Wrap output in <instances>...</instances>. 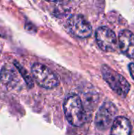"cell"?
I'll return each instance as SVG.
<instances>
[{
	"label": "cell",
	"instance_id": "obj_1",
	"mask_svg": "<svg viewBox=\"0 0 134 135\" xmlns=\"http://www.w3.org/2000/svg\"><path fill=\"white\" fill-rule=\"evenodd\" d=\"M65 115L68 122L74 127H81L86 121V114L81 98L75 94L66 97L63 104Z\"/></svg>",
	"mask_w": 134,
	"mask_h": 135
},
{
	"label": "cell",
	"instance_id": "obj_2",
	"mask_svg": "<svg viewBox=\"0 0 134 135\" xmlns=\"http://www.w3.org/2000/svg\"><path fill=\"white\" fill-rule=\"evenodd\" d=\"M103 79L107 82L110 87L118 95L126 97L130 92V85L127 80L118 72L112 70L110 66L103 65L101 69Z\"/></svg>",
	"mask_w": 134,
	"mask_h": 135
},
{
	"label": "cell",
	"instance_id": "obj_3",
	"mask_svg": "<svg viewBox=\"0 0 134 135\" xmlns=\"http://www.w3.org/2000/svg\"><path fill=\"white\" fill-rule=\"evenodd\" d=\"M32 73L36 82L44 89H53L58 84L55 74L43 64L35 63L32 66Z\"/></svg>",
	"mask_w": 134,
	"mask_h": 135
},
{
	"label": "cell",
	"instance_id": "obj_4",
	"mask_svg": "<svg viewBox=\"0 0 134 135\" xmlns=\"http://www.w3.org/2000/svg\"><path fill=\"white\" fill-rule=\"evenodd\" d=\"M117 108L115 105L108 101L105 102L97 112L96 115V126L100 131L107 130L111 123L113 124L117 114Z\"/></svg>",
	"mask_w": 134,
	"mask_h": 135
},
{
	"label": "cell",
	"instance_id": "obj_5",
	"mask_svg": "<svg viewBox=\"0 0 134 135\" xmlns=\"http://www.w3.org/2000/svg\"><path fill=\"white\" fill-rule=\"evenodd\" d=\"M67 25L70 32L80 38L88 37L92 32L89 22L79 14L70 16L67 20Z\"/></svg>",
	"mask_w": 134,
	"mask_h": 135
},
{
	"label": "cell",
	"instance_id": "obj_6",
	"mask_svg": "<svg viewBox=\"0 0 134 135\" xmlns=\"http://www.w3.org/2000/svg\"><path fill=\"white\" fill-rule=\"evenodd\" d=\"M96 39L99 47L104 51H113L117 48L116 35L107 27H100L96 32Z\"/></svg>",
	"mask_w": 134,
	"mask_h": 135
},
{
	"label": "cell",
	"instance_id": "obj_7",
	"mask_svg": "<svg viewBox=\"0 0 134 135\" xmlns=\"http://www.w3.org/2000/svg\"><path fill=\"white\" fill-rule=\"evenodd\" d=\"M121 51L127 57L134 59V34L129 30H123L118 37Z\"/></svg>",
	"mask_w": 134,
	"mask_h": 135
},
{
	"label": "cell",
	"instance_id": "obj_8",
	"mask_svg": "<svg viewBox=\"0 0 134 135\" xmlns=\"http://www.w3.org/2000/svg\"><path fill=\"white\" fill-rule=\"evenodd\" d=\"M0 81L9 89H13L19 82L17 70L11 65H5L0 72Z\"/></svg>",
	"mask_w": 134,
	"mask_h": 135
},
{
	"label": "cell",
	"instance_id": "obj_9",
	"mask_svg": "<svg viewBox=\"0 0 134 135\" xmlns=\"http://www.w3.org/2000/svg\"><path fill=\"white\" fill-rule=\"evenodd\" d=\"M131 124L128 119L123 116H118L115 119L112 127L111 135H130Z\"/></svg>",
	"mask_w": 134,
	"mask_h": 135
},
{
	"label": "cell",
	"instance_id": "obj_10",
	"mask_svg": "<svg viewBox=\"0 0 134 135\" xmlns=\"http://www.w3.org/2000/svg\"><path fill=\"white\" fill-rule=\"evenodd\" d=\"M14 66H16V68L18 70L19 73H20V74L22 75V77L24 78V79L26 84L28 85V86L29 88L33 87V80H32V77L29 75V74L26 71V70H25L22 66H21L17 62H15Z\"/></svg>",
	"mask_w": 134,
	"mask_h": 135
},
{
	"label": "cell",
	"instance_id": "obj_11",
	"mask_svg": "<svg viewBox=\"0 0 134 135\" xmlns=\"http://www.w3.org/2000/svg\"><path fill=\"white\" fill-rule=\"evenodd\" d=\"M129 70H130V73L133 78V79L134 80V63H130L129 65Z\"/></svg>",
	"mask_w": 134,
	"mask_h": 135
}]
</instances>
